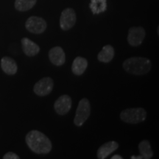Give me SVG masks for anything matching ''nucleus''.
I'll return each mask as SVG.
<instances>
[{"instance_id":"1","label":"nucleus","mask_w":159,"mask_h":159,"mask_svg":"<svg viewBox=\"0 0 159 159\" xmlns=\"http://www.w3.org/2000/svg\"><path fill=\"white\" fill-rule=\"evenodd\" d=\"M25 142L33 152L39 155L48 154L52 149L50 139L39 130L30 131L26 136Z\"/></svg>"},{"instance_id":"2","label":"nucleus","mask_w":159,"mask_h":159,"mask_svg":"<svg viewBox=\"0 0 159 159\" xmlns=\"http://www.w3.org/2000/svg\"><path fill=\"white\" fill-rule=\"evenodd\" d=\"M126 72L134 75H146L150 72L152 63L150 59L144 57H132L125 60L122 64Z\"/></svg>"},{"instance_id":"3","label":"nucleus","mask_w":159,"mask_h":159,"mask_svg":"<svg viewBox=\"0 0 159 159\" xmlns=\"http://www.w3.org/2000/svg\"><path fill=\"white\" fill-rule=\"evenodd\" d=\"M121 120L128 124H138L142 122L147 118V112L142 108H127L121 111Z\"/></svg>"},{"instance_id":"4","label":"nucleus","mask_w":159,"mask_h":159,"mask_svg":"<svg viewBox=\"0 0 159 159\" xmlns=\"http://www.w3.org/2000/svg\"><path fill=\"white\" fill-rule=\"evenodd\" d=\"M91 115V104L87 98H83L79 102L74 119L75 125L81 127Z\"/></svg>"},{"instance_id":"5","label":"nucleus","mask_w":159,"mask_h":159,"mask_svg":"<svg viewBox=\"0 0 159 159\" xmlns=\"http://www.w3.org/2000/svg\"><path fill=\"white\" fill-rule=\"evenodd\" d=\"M25 27L30 33L33 34H41L47 30V24L43 18L33 16L26 21Z\"/></svg>"},{"instance_id":"6","label":"nucleus","mask_w":159,"mask_h":159,"mask_svg":"<svg viewBox=\"0 0 159 159\" xmlns=\"http://www.w3.org/2000/svg\"><path fill=\"white\" fill-rule=\"evenodd\" d=\"M77 21L75 10L67 7L63 10L60 17V27L63 31H68L74 27Z\"/></svg>"},{"instance_id":"7","label":"nucleus","mask_w":159,"mask_h":159,"mask_svg":"<svg viewBox=\"0 0 159 159\" xmlns=\"http://www.w3.org/2000/svg\"><path fill=\"white\" fill-rule=\"evenodd\" d=\"M54 87V81L49 77L39 80L33 87V91L37 96L45 97L49 95Z\"/></svg>"},{"instance_id":"8","label":"nucleus","mask_w":159,"mask_h":159,"mask_svg":"<svg viewBox=\"0 0 159 159\" xmlns=\"http://www.w3.org/2000/svg\"><path fill=\"white\" fill-rule=\"evenodd\" d=\"M146 32L142 27H132L129 29L127 40L131 47H139L144 41Z\"/></svg>"},{"instance_id":"9","label":"nucleus","mask_w":159,"mask_h":159,"mask_svg":"<svg viewBox=\"0 0 159 159\" xmlns=\"http://www.w3.org/2000/svg\"><path fill=\"white\" fill-rule=\"evenodd\" d=\"M71 105H72V99L71 97L67 94H63L58 97V99L55 101L54 108L57 114L64 116L71 110Z\"/></svg>"},{"instance_id":"10","label":"nucleus","mask_w":159,"mask_h":159,"mask_svg":"<svg viewBox=\"0 0 159 159\" xmlns=\"http://www.w3.org/2000/svg\"><path fill=\"white\" fill-rule=\"evenodd\" d=\"M49 59L53 65L61 66L66 62V54L61 47H55L49 51Z\"/></svg>"},{"instance_id":"11","label":"nucleus","mask_w":159,"mask_h":159,"mask_svg":"<svg viewBox=\"0 0 159 159\" xmlns=\"http://www.w3.org/2000/svg\"><path fill=\"white\" fill-rule=\"evenodd\" d=\"M119 148V143L115 141L106 142L99 147L97 152V158L105 159Z\"/></svg>"},{"instance_id":"12","label":"nucleus","mask_w":159,"mask_h":159,"mask_svg":"<svg viewBox=\"0 0 159 159\" xmlns=\"http://www.w3.org/2000/svg\"><path fill=\"white\" fill-rule=\"evenodd\" d=\"M21 46L24 53L29 57H33L40 52L39 46L27 38L21 39Z\"/></svg>"},{"instance_id":"13","label":"nucleus","mask_w":159,"mask_h":159,"mask_svg":"<svg viewBox=\"0 0 159 159\" xmlns=\"http://www.w3.org/2000/svg\"><path fill=\"white\" fill-rule=\"evenodd\" d=\"M1 68L5 74L8 75H14L18 71V66L16 61L8 56H5L2 58Z\"/></svg>"},{"instance_id":"14","label":"nucleus","mask_w":159,"mask_h":159,"mask_svg":"<svg viewBox=\"0 0 159 159\" xmlns=\"http://www.w3.org/2000/svg\"><path fill=\"white\" fill-rule=\"evenodd\" d=\"M88 67V61L81 56L75 57L71 65V71L77 76H80L86 70Z\"/></svg>"},{"instance_id":"15","label":"nucleus","mask_w":159,"mask_h":159,"mask_svg":"<svg viewBox=\"0 0 159 159\" xmlns=\"http://www.w3.org/2000/svg\"><path fill=\"white\" fill-rule=\"evenodd\" d=\"M115 55L114 48L110 44L105 45L103 47L102 50L97 55V59L99 62L108 63L111 62Z\"/></svg>"},{"instance_id":"16","label":"nucleus","mask_w":159,"mask_h":159,"mask_svg":"<svg viewBox=\"0 0 159 159\" xmlns=\"http://www.w3.org/2000/svg\"><path fill=\"white\" fill-rule=\"evenodd\" d=\"M139 150L140 156H142L143 159H150L153 156V152L151 149L150 142L146 139L139 143Z\"/></svg>"},{"instance_id":"17","label":"nucleus","mask_w":159,"mask_h":159,"mask_svg":"<svg viewBox=\"0 0 159 159\" xmlns=\"http://www.w3.org/2000/svg\"><path fill=\"white\" fill-rule=\"evenodd\" d=\"M107 0H91L89 4L91 12L93 14H99L107 10Z\"/></svg>"},{"instance_id":"18","label":"nucleus","mask_w":159,"mask_h":159,"mask_svg":"<svg viewBox=\"0 0 159 159\" xmlns=\"http://www.w3.org/2000/svg\"><path fill=\"white\" fill-rule=\"evenodd\" d=\"M37 3V0H16L15 8L18 11L25 12L33 8Z\"/></svg>"},{"instance_id":"19","label":"nucleus","mask_w":159,"mask_h":159,"mask_svg":"<svg viewBox=\"0 0 159 159\" xmlns=\"http://www.w3.org/2000/svg\"><path fill=\"white\" fill-rule=\"evenodd\" d=\"M4 159H19L20 157L17 154L14 153L13 152H7L5 156H3Z\"/></svg>"},{"instance_id":"20","label":"nucleus","mask_w":159,"mask_h":159,"mask_svg":"<svg viewBox=\"0 0 159 159\" xmlns=\"http://www.w3.org/2000/svg\"><path fill=\"white\" fill-rule=\"evenodd\" d=\"M111 159H122L123 158L121 156H119V155H115V156L111 157Z\"/></svg>"},{"instance_id":"21","label":"nucleus","mask_w":159,"mask_h":159,"mask_svg":"<svg viewBox=\"0 0 159 159\" xmlns=\"http://www.w3.org/2000/svg\"><path fill=\"white\" fill-rule=\"evenodd\" d=\"M131 159H143L142 156H132L130 157Z\"/></svg>"}]
</instances>
